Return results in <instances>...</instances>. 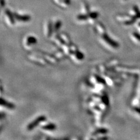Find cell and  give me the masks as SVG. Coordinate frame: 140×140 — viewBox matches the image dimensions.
Returning a JSON list of instances; mask_svg holds the SVG:
<instances>
[{
    "instance_id": "obj_8",
    "label": "cell",
    "mask_w": 140,
    "mask_h": 140,
    "mask_svg": "<svg viewBox=\"0 0 140 140\" xmlns=\"http://www.w3.org/2000/svg\"><path fill=\"white\" fill-rule=\"evenodd\" d=\"M53 28L52 22H49V23H48V30H47V37H50L51 36H52V33H53Z\"/></svg>"
},
{
    "instance_id": "obj_11",
    "label": "cell",
    "mask_w": 140,
    "mask_h": 140,
    "mask_svg": "<svg viewBox=\"0 0 140 140\" xmlns=\"http://www.w3.org/2000/svg\"><path fill=\"white\" fill-rule=\"evenodd\" d=\"M75 53L76 58H77L78 60H82V59H83L84 58V54H82V53L81 52H75Z\"/></svg>"
},
{
    "instance_id": "obj_10",
    "label": "cell",
    "mask_w": 140,
    "mask_h": 140,
    "mask_svg": "<svg viewBox=\"0 0 140 140\" xmlns=\"http://www.w3.org/2000/svg\"><path fill=\"white\" fill-rule=\"evenodd\" d=\"M62 26V22L61 21H57L56 23H55V25L54 26V32H57L61 27Z\"/></svg>"
},
{
    "instance_id": "obj_13",
    "label": "cell",
    "mask_w": 140,
    "mask_h": 140,
    "mask_svg": "<svg viewBox=\"0 0 140 140\" xmlns=\"http://www.w3.org/2000/svg\"><path fill=\"white\" fill-rule=\"evenodd\" d=\"M89 17L91 18L92 19H96L99 17V13L96 12H91L88 13Z\"/></svg>"
},
{
    "instance_id": "obj_4",
    "label": "cell",
    "mask_w": 140,
    "mask_h": 140,
    "mask_svg": "<svg viewBox=\"0 0 140 140\" xmlns=\"http://www.w3.org/2000/svg\"><path fill=\"white\" fill-rule=\"evenodd\" d=\"M1 106H5L6 107L8 108L9 109H13L15 108V105L11 103H9L7 101H6L3 98H1V102H0Z\"/></svg>"
},
{
    "instance_id": "obj_1",
    "label": "cell",
    "mask_w": 140,
    "mask_h": 140,
    "mask_svg": "<svg viewBox=\"0 0 140 140\" xmlns=\"http://www.w3.org/2000/svg\"><path fill=\"white\" fill-rule=\"evenodd\" d=\"M46 120V117H45L44 116H40L36 118L35 120H33L32 122L29 124V125L27 126V129L28 130H31L34 129L36 127L37 125H39L40 123H42L43 121H44L45 120Z\"/></svg>"
},
{
    "instance_id": "obj_16",
    "label": "cell",
    "mask_w": 140,
    "mask_h": 140,
    "mask_svg": "<svg viewBox=\"0 0 140 140\" xmlns=\"http://www.w3.org/2000/svg\"><path fill=\"white\" fill-rule=\"evenodd\" d=\"M102 100L104 102V103H105L106 104H108V98H107V96H104V97L102 98Z\"/></svg>"
},
{
    "instance_id": "obj_2",
    "label": "cell",
    "mask_w": 140,
    "mask_h": 140,
    "mask_svg": "<svg viewBox=\"0 0 140 140\" xmlns=\"http://www.w3.org/2000/svg\"><path fill=\"white\" fill-rule=\"evenodd\" d=\"M102 38H103L105 42L108 43L110 46H112L114 48H117L119 47V44L117 42H116L115 41L112 40V39L110 38V37L106 34H103L102 35Z\"/></svg>"
},
{
    "instance_id": "obj_17",
    "label": "cell",
    "mask_w": 140,
    "mask_h": 140,
    "mask_svg": "<svg viewBox=\"0 0 140 140\" xmlns=\"http://www.w3.org/2000/svg\"><path fill=\"white\" fill-rule=\"evenodd\" d=\"M1 5L2 7H4L5 5V0H1Z\"/></svg>"
},
{
    "instance_id": "obj_7",
    "label": "cell",
    "mask_w": 140,
    "mask_h": 140,
    "mask_svg": "<svg viewBox=\"0 0 140 140\" xmlns=\"http://www.w3.org/2000/svg\"><path fill=\"white\" fill-rule=\"evenodd\" d=\"M26 42L28 45L36 44L37 43V39L33 36H29L27 38Z\"/></svg>"
},
{
    "instance_id": "obj_6",
    "label": "cell",
    "mask_w": 140,
    "mask_h": 140,
    "mask_svg": "<svg viewBox=\"0 0 140 140\" xmlns=\"http://www.w3.org/2000/svg\"><path fill=\"white\" fill-rule=\"evenodd\" d=\"M56 126L53 123H49L48 125H44L42 127V129L46 130H50V131H52V130H54L56 129Z\"/></svg>"
},
{
    "instance_id": "obj_3",
    "label": "cell",
    "mask_w": 140,
    "mask_h": 140,
    "mask_svg": "<svg viewBox=\"0 0 140 140\" xmlns=\"http://www.w3.org/2000/svg\"><path fill=\"white\" fill-rule=\"evenodd\" d=\"M14 17L17 20L22 22H27L30 20L31 18L29 15H21L18 14L17 13H14Z\"/></svg>"
},
{
    "instance_id": "obj_12",
    "label": "cell",
    "mask_w": 140,
    "mask_h": 140,
    "mask_svg": "<svg viewBox=\"0 0 140 140\" xmlns=\"http://www.w3.org/2000/svg\"><path fill=\"white\" fill-rule=\"evenodd\" d=\"M89 17L88 15H78L77 16V19L80 21H85L88 19Z\"/></svg>"
},
{
    "instance_id": "obj_5",
    "label": "cell",
    "mask_w": 140,
    "mask_h": 140,
    "mask_svg": "<svg viewBox=\"0 0 140 140\" xmlns=\"http://www.w3.org/2000/svg\"><path fill=\"white\" fill-rule=\"evenodd\" d=\"M5 13H6V15H7L8 18L9 20L10 21L11 24H14L15 23L14 14L12 13L8 9H7L5 10Z\"/></svg>"
},
{
    "instance_id": "obj_9",
    "label": "cell",
    "mask_w": 140,
    "mask_h": 140,
    "mask_svg": "<svg viewBox=\"0 0 140 140\" xmlns=\"http://www.w3.org/2000/svg\"><path fill=\"white\" fill-rule=\"evenodd\" d=\"M107 133H108V130L102 128V129H98L97 130H96V131L93 133V135H97L98 134H106Z\"/></svg>"
},
{
    "instance_id": "obj_15",
    "label": "cell",
    "mask_w": 140,
    "mask_h": 140,
    "mask_svg": "<svg viewBox=\"0 0 140 140\" xmlns=\"http://www.w3.org/2000/svg\"><path fill=\"white\" fill-rule=\"evenodd\" d=\"M57 38L59 40V42H60L62 44H64V45L66 44V43L65 42V41L64 40H63V39L62 38H61L60 37H59L58 36H57Z\"/></svg>"
},
{
    "instance_id": "obj_14",
    "label": "cell",
    "mask_w": 140,
    "mask_h": 140,
    "mask_svg": "<svg viewBox=\"0 0 140 140\" xmlns=\"http://www.w3.org/2000/svg\"><path fill=\"white\" fill-rule=\"evenodd\" d=\"M96 80H97L98 82H100V83L105 84V81H104V79H103L102 78L100 77V76H96Z\"/></svg>"
}]
</instances>
